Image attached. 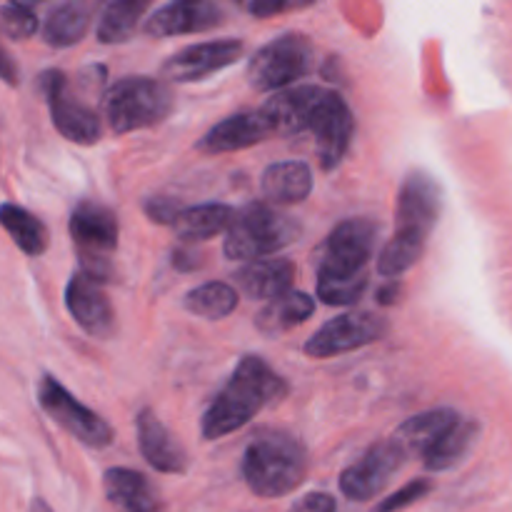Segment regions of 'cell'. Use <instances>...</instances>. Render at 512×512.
Returning <instances> with one entry per match:
<instances>
[{"mask_svg":"<svg viewBox=\"0 0 512 512\" xmlns=\"http://www.w3.org/2000/svg\"><path fill=\"white\" fill-rule=\"evenodd\" d=\"M288 395V383L258 355H248L233 370L225 388L215 395L200 420V435L218 440L248 425L260 410Z\"/></svg>","mask_w":512,"mask_h":512,"instance_id":"1","label":"cell"},{"mask_svg":"<svg viewBox=\"0 0 512 512\" xmlns=\"http://www.w3.org/2000/svg\"><path fill=\"white\" fill-rule=\"evenodd\" d=\"M243 478L260 498H283L300 488L308 475V450L295 435L265 430L243 453Z\"/></svg>","mask_w":512,"mask_h":512,"instance_id":"2","label":"cell"},{"mask_svg":"<svg viewBox=\"0 0 512 512\" xmlns=\"http://www.w3.org/2000/svg\"><path fill=\"white\" fill-rule=\"evenodd\" d=\"M303 233L300 223L268 203H250L225 233L223 253L228 260H253L288 248Z\"/></svg>","mask_w":512,"mask_h":512,"instance_id":"3","label":"cell"},{"mask_svg":"<svg viewBox=\"0 0 512 512\" xmlns=\"http://www.w3.org/2000/svg\"><path fill=\"white\" fill-rule=\"evenodd\" d=\"M175 108V95L168 83L145 75H128L105 93V118L115 133L153 128L163 123Z\"/></svg>","mask_w":512,"mask_h":512,"instance_id":"4","label":"cell"},{"mask_svg":"<svg viewBox=\"0 0 512 512\" xmlns=\"http://www.w3.org/2000/svg\"><path fill=\"white\" fill-rule=\"evenodd\" d=\"M70 238L80 268L100 285L113 280V253L118 248V218L110 208L83 200L70 215Z\"/></svg>","mask_w":512,"mask_h":512,"instance_id":"5","label":"cell"},{"mask_svg":"<svg viewBox=\"0 0 512 512\" xmlns=\"http://www.w3.org/2000/svg\"><path fill=\"white\" fill-rule=\"evenodd\" d=\"M315 70V48L308 35L285 33L270 40L248 63V83L258 93L283 90Z\"/></svg>","mask_w":512,"mask_h":512,"instance_id":"6","label":"cell"},{"mask_svg":"<svg viewBox=\"0 0 512 512\" xmlns=\"http://www.w3.org/2000/svg\"><path fill=\"white\" fill-rule=\"evenodd\" d=\"M378 240V228L373 220L350 218L340 223L328 235L325 245L320 248L318 275L323 278H355L365 275L370 255Z\"/></svg>","mask_w":512,"mask_h":512,"instance_id":"7","label":"cell"},{"mask_svg":"<svg viewBox=\"0 0 512 512\" xmlns=\"http://www.w3.org/2000/svg\"><path fill=\"white\" fill-rule=\"evenodd\" d=\"M38 403L60 428L68 430L75 440H80L88 448L100 450L113 443V428L98 413L75 400L53 375L40 378Z\"/></svg>","mask_w":512,"mask_h":512,"instance_id":"8","label":"cell"},{"mask_svg":"<svg viewBox=\"0 0 512 512\" xmlns=\"http://www.w3.org/2000/svg\"><path fill=\"white\" fill-rule=\"evenodd\" d=\"M38 88L45 95L55 130L65 140L78 145H93L100 138V118L80 103L68 88V78L60 70H45L38 75Z\"/></svg>","mask_w":512,"mask_h":512,"instance_id":"9","label":"cell"},{"mask_svg":"<svg viewBox=\"0 0 512 512\" xmlns=\"http://www.w3.org/2000/svg\"><path fill=\"white\" fill-rule=\"evenodd\" d=\"M405 460L408 455L393 438L370 445L350 468L340 473V490L353 503H368L375 495H380V490H385V485L403 468Z\"/></svg>","mask_w":512,"mask_h":512,"instance_id":"10","label":"cell"},{"mask_svg":"<svg viewBox=\"0 0 512 512\" xmlns=\"http://www.w3.org/2000/svg\"><path fill=\"white\" fill-rule=\"evenodd\" d=\"M388 335V320L375 313H343L328 320L313 338L305 343V355L310 358H333L365 348Z\"/></svg>","mask_w":512,"mask_h":512,"instance_id":"11","label":"cell"},{"mask_svg":"<svg viewBox=\"0 0 512 512\" xmlns=\"http://www.w3.org/2000/svg\"><path fill=\"white\" fill-rule=\"evenodd\" d=\"M353 130L355 120L343 95L325 88L323 98H320L318 108L308 123V133H313L315 150H318L320 165L325 170H333L343 163L350 140H353Z\"/></svg>","mask_w":512,"mask_h":512,"instance_id":"12","label":"cell"},{"mask_svg":"<svg viewBox=\"0 0 512 512\" xmlns=\"http://www.w3.org/2000/svg\"><path fill=\"white\" fill-rule=\"evenodd\" d=\"M443 210L438 180L425 170H413L403 180L395 203V233H415L428 238Z\"/></svg>","mask_w":512,"mask_h":512,"instance_id":"13","label":"cell"},{"mask_svg":"<svg viewBox=\"0 0 512 512\" xmlns=\"http://www.w3.org/2000/svg\"><path fill=\"white\" fill-rule=\"evenodd\" d=\"M243 50V40L238 38L188 45V48L178 50V53L165 60L163 78L173 80V83H198V80L210 78L218 70L238 63Z\"/></svg>","mask_w":512,"mask_h":512,"instance_id":"14","label":"cell"},{"mask_svg":"<svg viewBox=\"0 0 512 512\" xmlns=\"http://www.w3.org/2000/svg\"><path fill=\"white\" fill-rule=\"evenodd\" d=\"M65 308L73 315L75 323L93 338L108 340L115 333L113 303L98 280L85 275L83 270L75 273L65 288Z\"/></svg>","mask_w":512,"mask_h":512,"instance_id":"15","label":"cell"},{"mask_svg":"<svg viewBox=\"0 0 512 512\" xmlns=\"http://www.w3.org/2000/svg\"><path fill=\"white\" fill-rule=\"evenodd\" d=\"M275 130L270 125L268 115L263 110H250V113L230 115V118L220 120L218 125L208 130L203 138L198 140L195 148L205 155H220V153H235V150L253 148V145L265 143L273 138Z\"/></svg>","mask_w":512,"mask_h":512,"instance_id":"16","label":"cell"},{"mask_svg":"<svg viewBox=\"0 0 512 512\" xmlns=\"http://www.w3.org/2000/svg\"><path fill=\"white\" fill-rule=\"evenodd\" d=\"M223 23V10L208 0H175L145 20V33L155 38L203 33Z\"/></svg>","mask_w":512,"mask_h":512,"instance_id":"17","label":"cell"},{"mask_svg":"<svg viewBox=\"0 0 512 512\" xmlns=\"http://www.w3.org/2000/svg\"><path fill=\"white\" fill-rule=\"evenodd\" d=\"M135 428H138V448L150 468L168 475H180L188 470V453L183 450V445H178L173 433L160 423L153 410H140L135 418Z\"/></svg>","mask_w":512,"mask_h":512,"instance_id":"18","label":"cell"},{"mask_svg":"<svg viewBox=\"0 0 512 512\" xmlns=\"http://www.w3.org/2000/svg\"><path fill=\"white\" fill-rule=\"evenodd\" d=\"M323 93L325 88H320V85H300V88H288L275 93L263 108L275 135L308 133V123Z\"/></svg>","mask_w":512,"mask_h":512,"instance_id":"19","label":"cell"},{"mask_svg":"<svg viewBox=\"0 0 512 512\" xmlns=\"http://www.w3.org/2000/svg\"><path fill=\"white\" fill-rule=\"evenodd\" d=\"M460 413L453 408H433L425 410V413L413 415L410 420H405L398 430H395L393 440L400 445L405 455H425L435 448V445L443 440V435L448 433L450 428L460 423Z\"/></svg>","mask_w":512,"mask_h":512,"instance_id":"20","label":"cell"},{"mask_svg":"<svg viewBox=\"0 0 512 512\" xmlns=\"http://www.w3.org/2000/svg\"><path fill=\"white\" fill-rule=\"evenodd\" d=\"M240 290L248 295L250 300H273L283 298L290 293L295 280V265L290 260H253L245 263V268L238 270L235 275Z\"/></svg>","mask_w":512,"mask_h":512,"instance_id":"21","label":"cell"},{"mask_svg":"<svg viewBox=\"0 0 512 512\" xmlns=\"http://www.w3.org/2000/svg\"><path fill=\"white\" fill-rule=\"evenodd\" d=\"M103 490L115 512H158L160 500L143 473L110 468L103 475Z\"/></svg>","mask_w":512,"mask_h":512,"instance_id":"22","label":"cell"},{"mask_svg":"<svg viewBox=\"0 0 512 512\" xmlns=\"http://www.w3.org/2000/svg\"><path fill=\"white\" fill-rule=\"evenodd\" d=\"M263 193L273 205H298L313 193V170L300 160L273 163L263 173Z\"/></svg>","mask_w":512,"mask_h":512,"instance_id":"23","label":"cell"},{"mask_svg":"<svg viewBox=\"0 0 512 512\" xmlns=\"http://www.w3.org/2000/svg\"><path fill=\"white\" fill-rule=\"evenodd\" d=\"M235 210L223 203H205L185 208L175 220L173 230L180 240L185 243H200V240H210L220 233H228L230 225L235 223Z\"/></svg>","mask_w":512,"mask_h":512,"instance_id":"24","label":"cell"},{"mask_svg":"<svg viewBox=\"0 0 512 512\" xmlns=\"http://www.w3.org/2000/svg\"><path fill=\"white\" fill-rule=\"evenodd\" d=\"M315 313V300L308 293H298V290H290L283 298L273 300V303L265 305L263 310L255 318V328L263 335H283L288 330L298 328L300 323L310 318Z\"/></svg>","mask_w":512,"mask_h":512,"instance_id":"25","label":"cell"},{"mask_svg":"<svg viewBox=\"0 0 512 512\" xmlns=\"http://www.w3.org/2000/svg\"><path fill=\"white\" fill-rule=\"evenodd\" d=\"M90 13L93 8L83 3H63L55 5L43 20V40L50 48H70V45L80 43L88 33Z\"/></svg>","mask_w":512,"mask_h":512,"instance_id":"26","label":"cell"},{"mask_svg":"<svg viewBox=\"0 0 512 512\" xmlns=\"http://www.w3.org/2000/svg\"><path fill=\"white\" fill-rule=\"evenodd\" d=\"M480 435V425L475 420H460L455 428H450L448 433L443 435L438 445L430 450L423 458L425 470L430 473H445V470H453L463 463L470 455V450L475 448Z\"/></svg>","mask_w":512,"mask_h":512,"instance_id":"27","label":"cell"},{"mask_svg":"<svg viewBox=\"0 0 512 512\" xmlns=\"http://www.w3.org/2000/svg\"><path fill=\"white\" fill-rule=\"evenodd\" d=\"M0 223H3L5 233L13 238V243L25 255H30V258H40L48 250L50 235L45 223L35 218L33 213H28L25 208H20V205L3 203V208H0Z\"/></svg>","mask_w":512,"mask_h":512,"instance_id":"28","label":"cell"},{"mask_svg":"<svg viewBox=\"0 0 512 512\" xmlns=\"http://www.w3.org/2000/svg\"><path fill=\"white\" fill-rule=\"evenodd\" d=\"M145 10H148V3H145V0H115V3L105 5L98 23L100 43H125V40L135 33Z\"/></svg>","mask_w":512,"mask_h":512,"instance_id":"29","label":"cell"},{"mask_svg":"<svg viewBox=\"0 0 512 512\" xmlns=\"http://www.w3.org/2000/svg\"><path fill=\"white\" fill-rule=\"evenodd\" d=\"M238 308V293L228 283H205L185 295V310L205 320H223Z\"/></svg>","mask_w":512,"mask_h":512,"instance_id":"30","label":"cell"},{"mask_svg":"<svg viewBox=\"0 0 512 512\" xmlns=\"http://www.w3.org/2000/svg\"><path fill=\"white\" fill-rule=\"evenodd\" d=\"M425 245H428V238H423V235L395 233L385 243V248L380 250L378 273L385 275V278H398V275L408 273L423 258Z\"/></svg>","mask_w":512,"mask_h":512,"instance_id":"31","label":"cell"},{"mask_svg":"<svg viewBox=\"0 0 512 512\" xmlns=\"http://www.w3.org/2000/svg\"><path fill=\"white\" fill-rule=\"evenodd\" d=\"M368 290V273L355 278H323L318 275V298L325 305H353Z\"/></svg>","mask_w":512,"mask_h":512,"instance_id":"32","label":"cell"},{"mask_svg":"<svg viewBox=\"0 0 512 512\" xmlns=\"http://www.w3.org/2000/svg\"><path fill=\"white\" fill-rule=\"evenodd\" d=\"M0 15H3V30L10 40H28L38 30V15L30 5L5 3Z\"/></svg>","mask_w":512,"mask_h":512,"instance_id":"33","label":"cell"},{"mask_svg":"<svg viewBox=\"0 0 512 512\" xmlns=\"http://www.w3.org/2000/svg\"><path fill=\"white\" fill-rule=\"evenodd\" d=\"M430 490H433V483H428V480H413V483H408L405 488H400L398 493H393L390 498H385L383 503L375 508V512L405 510V508H410V505L418 503V500H423Z\"/></svg>","mask_w":512,"mask_h":512,"instance_id":"34","label":"cell"},{"mask_svg":"<svg viewBox=\"0 0 512 512\" xmlns=\"http://www.w3.org/2000/svg\"><path fill=\"white\" fill-rule=\"evenodd\" d=\"M183 205L178 203L175 198H148L145 200V215H148L153 223L160 225H170L173 228L178 215L183 213Z\"/></svg>","mask_w":512,"mask_h":512,"instance_id":"35","label":"cell"},{"mask_svg":"<svg viewBox=\"0 0 512 512\" xmlns=\"http://www.w3.org/2000/svg\"><path fill=\"white\" fill-rule=\"evenodd\" d=\"M290 512H335V498L328 493H308L290 508Z\"/></svg>","mask_w":512,"mask_h":512,"instance_id":"36","label":"cell"},{"mask_svg":"<svg viewBox=\"0 0 512 512\" xmlns=\"http://www.w3.org/2000/svg\"><path fill=\"white\" fill-rule=\"evenodd\" d=\"M300 8L298 3H250L248 5V13L258 15V18H270V15H278V13H288V10Z\"/></svg>","mask_w":512,"mask_h":512,"instance_id":"37","label":"cell"},{"mask_svg":"<svg viewBox=\"0 0 512 512\" xmlns=\"http://www.w3.org/2000/svg\"><path fill=\"white\" fill-rule=\"evenodd\" d=\"M400 295H403V285H400L398 280H390V283H385L383 288L378 290V303L380 305H395L400 300Z\"/></svg>","mask_w":512,"mask_h":512,"instance_id":"38","label":"cell"},{"mask_svg":"<svg viewBox=\"0 0 512 512\" xmlns=\"http://www.w3.org/2000/svg\"><path fill=\"white\" fill-rule=\"evenodd\" d=\"M173 265L178 270H195L200 265V255L188 253V250H180V253L173 255Z\"/></svg>","mask_w":512,"mask_h":512,"instance_id":"39","label":"cell"},{"mask_svg":"<svg viewBox=\"0 0 512 512\" xmlns=\"http://www.w3.org/2000/svg\"><path fill=\"white\" fill-rule=\"evenodd\" d=\"M3 78L8 85H15L18 80H15V70H13V60H10L8 53H3Z\"/></svg>","mask_w":512,"mask_h":512,"instance_id":"40","label":"cell"},{"mask_svg":"<svg viewBox=\"0 0 512 512\" xmlns=\"http://www.w3.org/2000/svg\"><path fill=\"white\" fill-rule=\"evenodd\" d=\"M30 512H53V510H50V505L45 503V500L35 498L33 503H30Z\"/></svg>","mask_w":512,"mask_h":512,"instance_id":"41","label":"cell"}]
</instances>
